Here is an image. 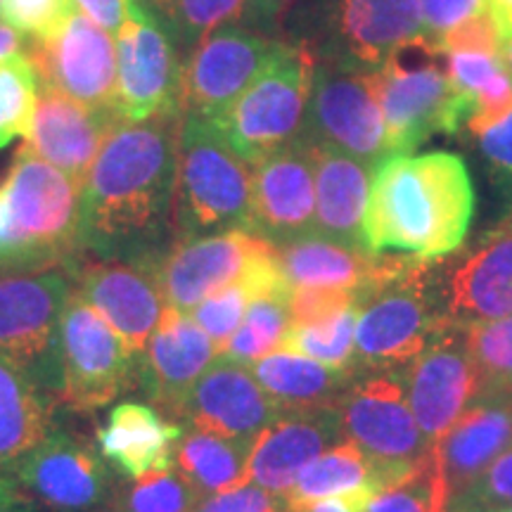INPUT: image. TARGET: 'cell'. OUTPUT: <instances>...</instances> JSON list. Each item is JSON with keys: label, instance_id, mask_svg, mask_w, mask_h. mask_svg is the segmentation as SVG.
Returning <instances> with one entry per match:
<instances>
[{"label": "cell", "instance_id": "1", "mask_svg": "<svg viewBox=\"0 0 512 512\" xmlns=\"http://www.w3.org/2000/svg\"><path fill=\"white\" fill-rule=\"evenodd\" d=\"M178 121L119 124L81 188V249L95 259L155 266L174 245Z\"/></svg>", "mask_w": 512, "mask_h": 512}, {"label": "cell", "instance_id": "2", "mask_svg": "<svg viewBox=\"0 0 512 512\" xmlns=\"http://www.w3.org/2000/svg\"><path fill=\"white\" fill-rule=\"evenodd\" d=\"M475 214V185L453 152L394 155L377 164L370 181L363 245L432 261L463 245Z\"/></svg>", "mask_w": 512, "mask_h": 512}, {"label": "cell", "instance_id": "3", "mask_svg": "<svg viewBox=\"0 0 512 512\" xmlns=\"http://www.w3.org/2000/svg\"><path fill=\"white\" fill-rule=\"evenodd\" d=\"M8 226L0 273L74 271L81 249V185L29 152L17 150L0 183Z\"/></svg>", "mask_w": 512, "mask_h": 512}, {"label": "cell", "instance_id": "4", "mask_svg": "<svg viewBox=\"0 0 512 512\" xmlns=\"http://www.w3.org/2000/svg\"><path fill=\"white\" fill-rule=\"evenodd\" d=\"M174 200V238L249 230L252 166L235 155L209 119L181 114Z\"/></svg>", "mask_w": 512, "mask_h": 512}, {"label": "cell", "instance_id": "5", "mask_svg": "<svg viewBox=\"0 0 512 512\" xmlns=\"http://www.w3.org/2000/svg\"><path fill=\"white\" fill-rule=\"evenodd\" d=\"M448 325L430 261L408 256L399 271L358 302L356 370L396 373L418 358Z\"/></svg>", "mask_w": 512, "mask_h": 512}, {"label": "cell", "instance_id": "6", "mask_svg": "<svg viewBox=\"0 0 512 512\" xmlns=\"http://www.w3.org/2000/svg\"><path fill=\"white\" fill-rule=\"evenodd\" d=\"M387 157L413 155L437 133H456L467 107L453 91L446 55L422 38L375 69Z\"/></svg>", "mask_w": 512, "mask_h": 512}, {"label": "cell", "instance_id": "7", "mask_svg": "<svg viewBox=\"0 0 512 512\" xmlns=\"http://www.w3.org/2000/svg\"><path fill=\"white\" fill-rule=\"evenodd\" d=\"M313 67L316 57L309 50L283 43L264 74L223 117L211 121L242 162L254 166L302 138Z\"/></svg>", "mask_w": 512, "mask_h": 512}, {"label": "cell", "instance_id": "8", "mask_svg": "<svg viewBox=\"0 0 512 512\" xmlns=\"http://www.w3.org/2000/svg\"><path fill=\"white\" fill-rule=\"evenodd\" d=\"M344 439L361 448L380 491L413 475L432 446L408 406L396 373L358 375L337 403Z\"/></svg>", "mask_w": 512, "mask_h": 512}, {"label": "cell", "instance_id": "9", "mask_svg": "<svg viewBox=\"0 0 512 512\" xmlns=\"http://www.w3.org/2000/svg\"><path fill=\"white\" fill-rule=\"evenodd\" d=\"M74 292L67 268L0 273V356L60 394V318Z\"/></svg>", "mask_w": 512, "mask_h": 512}, {"label": "cell", "instance_id": "10", "mask_svg": "<svg viewBox=\"0 0 512 512\" xmlns=\"http://www.w3.org/2000/svg\"><path fill=\"white\" fill-rule=\"evenodd\" d=\"M299 140L332 147L377 169L387 159V147L373 69L337 57L316 60Z\"/></svg>", "mask_w": 512, "mask_h": 512}, {"label": "cell", "instance_id": "11", "mask_svg": "<svg viewBox=\"0 0 512 512\" xmlns=\"http://www.w3.org/2000/svg\"><path fill=\"white\" fill-rule=\"evenodd\" d=\"M60 375V399L76 413L105 408L138 382V358L76 290L60 318Z\"/></svg>", "mask_w": 512, "mask_h": 512}, {"label": "cell", "instance_id": "12", "mask_svg": "<svg viewBox=\"0 0 512 512\" xmlns=\"http://www.w3.org/2000/svg\"><path fill=\"white\" fill-rule=\"evenodd\" d=\"M117 98L124 124L181 114L183 62L164 19L145 0H133L131 17L117 34Z\"/></svg>", "mask_w": 512, "mask_h": 512}, {"label": "cell", "instance_id": "13", "mask_svg": "<svg viewBox=\"0 0 512 512\" xmlns=\"http://www.w3.org/2000/svg\"><path fill=\"white\" fill-rule=\"evenodd\" d=\"M280 48L283 41H273L242 24L211 31L183 62L181 114H197L209 121L223 117L264 74Z\"/></svg>", "mask_w": 512, "mask_h": 512}, {"label": "cell", "instance_id": "14", "mask_svg": "<svg viewBox=\"0 0 512 512\" xmlns=\"http://www.w3.org/2000/svg\"><path fill=\"white\" fill-rule=\"evenodd\" d=\"M396 377L432 448L482 394V382L465 344V328L460 325H448L418 358L396 370Z\"/></svg>", "mask_w": 512, "mask_h": 512}, {"label": "cell", "instance_id": "15", "mask_svg": "<svg viewBox=\"0 0 512 512\" xmlns=\"http://www.w3.org/2000/svg\"><path fill=\"white\" fill-rule=\"evenodd\" d=\"M268 247L271 242L249 230H226L202 238L174 240L152 271L166 306L190 313L209 294L245 278Z\"/></svg>", "mask_w": 512, "mask_h": 512}, {"label": "cell", "instance_id": "16", "mask_svg": "<svg viewBox=\"0 0 512 512\" xmlns=\"http://www.w3.org/2000/svg\"><path fill=\"white\" fill-rule=\"evenodd\" d=\"M43 86L95 110H114L117 98V46L110 31L83 12H74L48 43H31L29 53ZM117 112V110H114Z\"/></svg>", "mask_w": 512, "mask_h": 512}, {"label": "cell", "instance_id": "17", "mask_svg": "<svg viewBox=\"0 0 512 512\" xmlns=\"http://www.w3.org/2000/svg\"><path fill=\"white\" fill-rule=\"evenodd\" d=\"M8 472L50 512H93L110 501V472L86 441L50 432Z\"/></svg>", "mask_w": 512, "mask_h": 512}, {"label": "cell", "instance_id": "18", "mask_svg": "<svg viewBox=\"0 0 512 512\" xmlns=\"http://www.w3.org/2000/svg\"><path fill=\"white\" fill-rule=\"evenodd\" d=\"M437 280L446 318L460 328L512 316V209Z\"/></svg>", "mask_w": 512, "mask_h": 512}, {"label": "cell", "instance_id": "19", "mask_svg": "<svg viewBox=\"0 0 512 512\" xmlns=\"http://www.w3.org/2000/svg\"><path fill=\"white\" fill-rule=\"evenodd\" d=\"M72 278L76 292L107 320L133 356L140 358L164 316L166 302L150 266L124 261H76Z\"/></svg>", "mask_w": 512, "mask_h": 512}, {"label": "cell", "instance_id": "20", "mask_svg": "<svg viewBox=\"0 0 512 512\" xmlns=\"http://www.w3.org/2000/svg\"><path fill=\"white\" fill-rule=\"evenodd\" d=\"M252 221V233L271 245L311 233L316 174L309 143L294 140L252 166Z\"/></svg>", "mask_w": 512, "mask_h": 512}, {"label": "cell", "instance_id": "21", "mask_svg": "<svg viewBox=\"0 0 512 512\" xmlns=\"http://www.w3.org/2000/svg\"><path fill=\"white\" fill-rule=\"evenodd\" d=\"M283 408L256 382L252 370L219 356L185 396L178 418L192 430L256 441Z\"/></svg>", "mask_w": 512, "mask_h": 512}, {"label": "cell", "instance_id": "22", "mask_svg": "<svg viewBox=\"0 0 512 512\" xmlns=\"http://www.w3.org/2000/svg\"><path fill=\"white\" fill-rule=\"evenodd\" d=\"M119 124L124 121L114 110L86 107L41 83L34 124L19 150L55 166L83 188L100 147Z\"/></svg>", "mask_w": 512, "mask_h": 512}, {"label": "cell", "instance_id": "23", "mask_svg": "<svg viewBox=\"0 0 512 512\" xmlns=\"http://www.w3.org/2000/svg\"><path fill=\"white\" fill-rule=\"evenodd\" d=\"M330 31V46L320 57H337L375 72L422 38L420 0H335Z\"/></svg>", "mask_w": 512, "mask_h": 512}, {"label": "cell", "instance_id": "24", "mask_svg": "<svg viewBox=\"0 0 512 512\" xmlns=\"http://www.w3.org/2000/svg\"><path fill=\"white\" fill-rule=\"evenodd\" d=\"M140 356L138 384L164 413L178 418L185 396L219 358V349L188 313L166 306Z\"/></svg>", "mask_w": 512, "mask_h": 512}, {"label": "cell", "instance_id": "25", "mask_svg": "<svg viewBox=\"0 0 512 512\" xmlns=\"http://www.w3.org/2000/svg\"><path fill=\"white\" fill-rule=\"evenodd\" d=\"M339 441H344V430L337 408L283 411L254 441L247 482L285 496L299 472Z\"/></svg>", "mask_w": 512, "mask_h": 512}, {"label": "cell", "instance_id": "26", "mask_svg": "<svg viewBox=\"0 0 512 512\" xmlns=\"http://www.w3.org/2000/svg\"><path fill=\"white\" fill-rule=\"evenodd\" d=\"M273 247L292 287H337L354 292L358 302L382 280L399 271L408 259L375 254L366 247L328 238L316 230Z\"/></svg>", "mask_w": 512, "mask_h": 512}, {"label": "cell", "instance_id": "27", "mask_svg": "<svg viewBox=\"0 0 512 512\" xmlns=\"http://www.w3.org/2000/svg\"><path fill=\"white\" fill-rule=\"evenodd\" d=\"M510 446L512 392L479 394L432 448L434 463L444 479L448 503H456L486 467Z\"/></svg>", "mask_w": 512, "mask_h": 512}, {"label": "cell", "instance_id": "28", "mask_svg": "<svg viewBox=\"0 0 512 512\" xmlns=\"http://www.w3.org/2000/svg\"><path fill=\"white\" fill-rule=\"evenodd\" d=\"M183 427L174 425L147 403L126 401L112 408L98 430V453L121 482H136L176 465Z\"/></svg>", "mask_w": 512, "mask_h": 512}, {"label": "cell", "instance_id": "29", "mask_svg": "<svg viewBox=\"0 0 512 512\" xmlns=\"http://www.w3.org/2000/svg\"><path fill=\"white\" fill-rule=\"evenodd\" d=\"M311 145V143H309ZM313 174H316V233L328 238L363 245V216H366L373 166L332 150L311 145Z\"/></svg>", "mask_w": 512, "mask_h": 512}, {"label": "cell", "instance_id": "30", "mask_svg": "<svg viewBox=\"0 0 512 512\" xmlns=\"http://www.w3.org/2000/svg\"><path fill=\"white\" fill-rule=\"evenodd\" d=\"M252 375L283 411L294 408H337L358 373L339 370L311 361V358L273 351L252 363Z\"/></svg>", "mask_w": 512, "mask_h": 512}, {"label": "cell", "instance_id": "31", "mask_svg": "<svg viewBox=\"0 0 512 512\" xmlns=\"http://www.w3.org/2000/svg\"><path fill=\"white\" fill-rule=\"evenodd\" d=\"M50 432L53 403L22 368L0 356V470L15 465Z\"/></svg>", "mask_w": 512, "mask_h": 512}, {"label": "cell", "instance_id": "32", "mask_svg": "<svg viewBox=\"0 0 512 512\" xmlns=\"http://www.w3.org/2000/svg\"><path fill=\"white\" fill-rule=\"evenodd\" d=\"M446 72L453 91L467 107V131L475 136L512 114V76L503 57L448 53Z\"/></svg>", "mask_w": 512, "mask_h": 512}, {"label": "cell", "instance_id": "33", "mask_svg": "<svg viewBox=\"0 0 512 512\" xmlns=\"http://www.w3.org/2000/svg\"><path fill=\"white\" fill-rule=\"evenodd\" d=\"M380 486L375 482L373 470L361 448L351 441H339L328 451L313 458L299 472L290 491L283 496L287 512L304 508V505L323 501V498L342 496H377Z\"/></svg>", "mask_w": 512, "mask_h": 512}, {"label": "cell", "instance_id": "34", "mask_svg": "<svg viewBox=\"0 0 512 512\" xmlns=\"http://www.w3.org/2000/svg\"><path fill=\"white\" fill-rule=\"evenodd\" d=\"M254 441L228 439L200 430L183 432L176 448L178 472L200 496L221 494L247 482V465Z\"/></svg>", "mask_w": 512, "mask_h": 512}, {"label": "cell", "instance_id": "35", "mask_svg": "<svg viewBox=\"0 0 512 512\" xmlns=\"http://www.w3.org/2000/svg\"><path fill=\"white\" fill-rule=\"evenodd\" d=\"M290 294L292 287H278V290L256 297L249 304L238 332L230 337L219 356L240 363V366H252L273 351H280L292 328Z\"/></svg>", "mask_w": 512, "mask_h": 512}, {"label": "cell", "instance_id": "36", "mask_svg": "<svg viewBox=\"0 0 512 512\" xmlns=\"http://www.w3.org/2000/svg\"><path fill=\"white\" fill-rule=\"evenodd\" d=\"M356 316L358 306L337 313V316L311 325H292L287 332L283 351L311 358L323 366L339 370H356Z\"/></svg>", "mask_w": 512, "mask_h": 512}, {"label": "cell", "instance_id": "37", "mask_svg": "<svg viewBox=\"0 0 512 512\" xmlns=\"http://www.w3.org/2000/svg\"><path fill=\"white\" fill-rule=\"evenodd\" d=\"M41 79L29 55L17 53L0 62V150L12 140L27 138L34 124Z\"/></svg>", "mask_w": 512, "mask_h": 512}, {"label": "cell", "instance_id": "38", "mask_svg": "<svg viewBox=\"0 0 512 512\" xmlns=\"http://www.w3.org/2000/svg\"><path fill=\"white\" fill-rule=\"evenodd\" d=\"M465 344L484 392H512V316L467 325Z\"/></svg>", "mask_w": 512, "mask_h": 512}, {"label": "cell", "instance_id": "39", "mask_svg": "<svg viewBox=\"0 0 512 512\" xmlns=\"http://www.w3.org/2000/svg\"><path fill=\"white\" fill-rule=\"evenodd\" d=\"M200 498L195 486L171 467L126 482L124 489L112 496L110 512H192Z\"/></svg>", "mask_w": 512, "mask_h": 512}, {"label": "cell", "instance_id": "40", "mask_svg": "<svg viewBox=\"0 0 512 512\" xmlns=\"http://www.w3.org/2000/svg\"><path fill=\"white\" fill-rule=\"evenodd\" d=\"M366 512H451L444 479L434 463V451L413 475L373 496Z\"/></svg>", "mask_w": 512, "mask_h": 512}, {"label": "cell", "instance_id": "41", "mask_svg": "<svg viewBox=\"0 0 512 512\" xmlns=\"http://www.w3.org/2000/svg\"><path fill=\"white\" fill-rule=\"evenodd\" d=\"M245 10L247 0H176L164 24L174 43L192 50L211 31L238 22Z\"/></svg>", "mask_w": 512, "mask_h": 512}, {"label": "cell", "instance_id": "42", "mask_svg": "<svg viewBox=\"0 0 512 512\" xmlns=\"http://www.w3.org/2000/svg\"><path fill=\"white\" fill-rule=\"evenodd\" d=\"M74 12H79L74 0H0V22L31 43L53 41Z\"/></svg>", "mask_w": 512, "mask_h": 512}, {"label": "cell", "instance_id": "43", "mask_svg": "<svg viewBox=\"0 0 512 512\" xmlns=\"http://www.w3.org/2000/svg\"><path fill=\"white\" fill-rule=\"evenodd\" d=\"M512 505V446L503 451L494 463L456 503L451 512H496Z\"/></svg>", "mask_w": 512, "mask_h": 512}, {"label": "cell", "instance_id": "44", "mask_svg": "<svg viewBox=\"0 0 512 512\" xmlns=\"http://www.w3.org/2000/svg\"><path fill=\"white\" fill-rule=\"evenodd\" d=\"M356 294L337 287H292V325H311L356 306Z\"/></svg>", "mask_w": 512, "mask_h": 512}, {"label": "cell", "instance_id": "45", "mask_svg": "<svg viewBox=\"0 0 512 512\" xmlns=\"http://www.w3.org/2000/svg\"><path fill=\"white\" fill-rule=\"evenodd\" d=\"M503 46L505 38L496 19L489 15V10H484L448 31L441 41V53H484L503 57Z\"/></svg>", "mask_w": 512, "mask_h": 512}, {"label": "cell", "instance_id": "46", "mask_svg": "<svg viewBox=\"0 0 512 512\" xmlns=\"http://www.w3.org/2000/svg\"><path fill=\"white\" fill-rule=\"evenodd\" d=\"M491 183L512 202V114L501 124L475 133Z\"/></svg>", "mask_w": 512, "mask_h": 512}, {"label": "cell", "instance_id": "47", "mask_svg": "<svg viewBox=\"0 0 512 512\" xmlns=\"http://www.w3.org/2000/svg\"><path fill=\"white\" fill-rule=\"evenodd\" d=\"M484 10V0H420L422 41L441 50V41L448 31Z\"/></svg>", "mask_w": 512, "mask_h": 512}, {"label": "cell", "instance_id": "48", "mask_svg": "<svg viewBox=\"0 0 512 512\" xmlns=\"http://www.w3.org/2000/svg\"><path fill=\"white\" fill-rule=\"evenodd\" d=\"M192 512H287V508L283 496H275L252 482H242L221 494L202 496Z\"/></svg>", "mask_w": 512, "mask_h": 512}, {"label": "cell", "instance_id": "49", "mask_svg": "<svg viewBox=\"0 0 512 512\" xmlns=\"http://www.w3.org/2000/svg\"><path fill=\"white\" fill-rule=\"evenodd\" d=\"M79 12L86 17H91L95 24H100L105 31H114L119 34V29L124 27L126 19L131 17L133 0H74Z\"/></svg>", "mask_w": 512, "mask_h": 512}, {"label": "cell", "instance_id": "50", "mask_svg": "<svg viewBox=\"0 0 512 512\" xmlns=\"http://www.w3.org/2000/svg\"><path fill=\"white\" fill-rule=\"evenodd\" d=\"M373 496H342V498H323V501L309 503L304 508L292 512H366Z\"/></svg>", "mask_w": 512, "mask_h": 512}, {"label": "cell", "instance_id": "51", "mask_svg": "<svg viewBox=\"0 0 512 512\" xmlns=\"http://www.w3.org/2000/svg\"><path fill=\"white\" fill-rule=\"evenodd\" d=\"M290 3L292 0H247V12L256 22H273Z\"/></svg>", "mask_w": 512, "mask_h": 512}, {"label": "cell", "instance_id": "52", "mask_svg": "<svg viewBox=\"0 0 512 512\" xmlns=\"http://www.w3.org/2000/svg\"><path fill=\"white\" fill-rule=\"evenodd\" d=\"M489 15L496 19L505 41L512 36V0H484Z\"/></svg>", "mask_w": 512, "mask_h": 512}, {"label": "cell", "instance_id": "53", "mask_svg": "<svg viewBox=\"0 0 512 512\" xmlns=\"http://www.w3.org/2000/svg\"><path fill=\"white\" fill-rule=\"evenodd\" d=\"M19 50H22V36H19L15 29L5 27V24L0 22V62L17 55Z\"/></svg>", "mask_w": 512, "mask_h": 512}, {"label": "cell", "instance_id": "54", "mask_svg": "<svg viewBox=\"0 0 512 512\" xmlns=\"http://www.w3.org/2000/svg\"><path fill=\"white\" fill-rule=\"evenodd\" d=\"M145 3L150 5L155 15H159L166 22V19H169V15H171V10H174L176 0H145Z\"/></svg>", "mask_w": 512, "mask_h": 512}, {"label": "cell", "instance_id": "55", "mask_svg": "<svg viewBox=\"0 0 512 512\" xmlns=\"http://www.w3.org/2000/svg\"><path fill=\"white\" fill-rule=\"evenodd\" d=\"M15 486H17V479L12 477L8 470H0V498H3L5 494H10Z\"/></svg>", "mask_w": 512, "mask_h": 512}, {"label": "cell", "instance_id": "56", "mask_svg": "<svg viewBox=\"0 0 512 512\" xmlns=\"http://www.w3.org/2000/svg\"><path fill=\"white\" fill-rule=\"evenodd\" d=\"M503 62H505V67H508V72L512 76V36L508 38V41H505V46H503Z\"/></svg>", "mask_w": 512, "mask_h": 512}, {"label": "cell", "instance_id": "57", "mask_svg": "<svg viewBox=\"0 0 512 512\" xmlns=\"http://www.w3.org/2000/svg\"><path fill=\"white\" fill-rule=\"evenodd\" d=\"M5 226H8V214H5V207H3V200H0V240H3V233H5Z\"/></svg>", "mask_w": 512, "mask_h": 512}, {"label": "cell", "instance_id": "58", "mask_svg": "<svg viewBox=\"0 0 512 512\" xmlns=\"http://www.w3.org/2000/svg\"><path fill=\"white\" fill-rule=\"evenodd\" d=\"M496 512H512V505H510V508H503V510H496Z\"/></svg>", "mask_w": 512, "mask_h": 512}]
</instances>
